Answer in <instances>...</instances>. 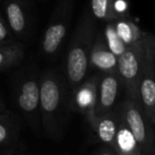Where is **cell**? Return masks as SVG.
<instances>
[{"label":"cell","mask_w":155,"mask_h":155,"mask_svg":"<svg viewBox=\"0 0 155 155\" xmlns=\"http://www.w3.org/2000/svg\"><path fill=\"white\" fill-rule=\"evenodd\" d=\"M40 128L52 140H59L69 118L70 92L65 77L57 70L45 71L39 77Z\"/></svg>","instance_id":"cell-1"},{"label":"cell","mask_w":155,"mask_h":155,"mask_svg":"<svg viewBox=\"0 0 155 155\" xmlns=\"http://www.w3.org/2000/svg\"><path fill=\"white\" fill-rule=\"evenodd\" d=\"M95 36V17L91 10H86L74 31L65 58V80L70 95L88 77L90 52Z\"/></svg>","instance_id":"cell-2"},{"label":"cell","mask_w":155,"mask_h":155,"mask_svg":"<svg viewBox=\"0 0 155 155\" xmlns=\"http://www.w3.org/2000/svg\"><path fill=\"white\" fill-rule=\"evenodd\" d=\"M124 123L134 136L141 155L151 152L155 135V127L149 124L140 104V99L130 95H124V99L117 104Z\"/></svg>","instance_id":"cell-3"},{"label":"cell","mask_w":155,"mask_h":155,"mask_svg":"<svg viewBox=\"0 0 155 155\" xmlns=\"http://www.w3.org/2000/svg\"><path fill=\"white\" fill-rule=\"evenodd\" d=\"M143 47L139 99L149 124L155 127V36L143 32Z\"/></svg>","instance_id":"cell-4"},{"label":"cell","mask_w":155,"mask_h":155,"mask_svg":"<svg viewBox=\"0 0 155 155\" xmlns=\"http://www.w3.org/2000/svg\"><path fill=\"white\" fill-rule=\"evenodd\" d=\"M36 73L23 75L14 89V100L20 115L33 130H40V86Z\"/></svg>","instance_id":"cell-5"},{"label":"cell","mask_w":155,"mask_h":155,"mask_svg":"<svg viewBox=\"0 0 155 155\" xmlns=\"http://www.w3.org/2000/svg\"><path fill=\"white\" fill-rule=\"evenodd\" d=\"M74 0H58L47 27L40 50L48 58H54L59 52L67 36L73 12Z\"/></svg>","instance_id":"cell-6"},{"label":"cell","mask_w":155,"mask_h":155,"mask_svg":"<svg viewBox=\"0 0 155 155\" xmlns=\"http://www.w3.org/2000/svg\"><path fill=\"white\" fill-rule=\"evenodd\" d=\"M143 38L139 42L128 45L126 51L117 57V72L124 95L139 98V81L143 68Z\"/></svg>","instance_id":"cell-7"},{"label":"cell","mask_w":155,"mask_h":155,"mask_svg":"<svg viewBox=\"0 0 155 155\" xmlns=\"http://www.w3.org/2000/svg\"><path fill=\"white\" fill-rule=\"evenodd\" d=\"M100 74L101 73L97 72L90 77H87V79L70 95L71 109L81 113L87 118L88 123L94 118Z\"/></svg>","instance_id":"cell-8"},{"label":"cell","mask_w":155,"mask_h":155,"mask_svg":"<svg viewBox=\"0 0 155 155\" xmlns=\"http://www.w3.org/2000/svg\"><path fill=\"white\" fill-rule=\"evenodd\" d=\"M120 87L121 84L118 73L100 74L94 117L106 114L114 109Z\"/></svg>","instance_id":"cell-9"},{"label":"cell","mask_w":155,"mask_h":155,"mask_svg":"<svg viewBox=\"0 0 155 155\" xmlns=\"http://www.w3.org/2000/svg\"><path fill=\"white\" fill-rule=\"evenodd\" d=\"M89 61L90 69H95L99 73H118L117 56H115L109 49L102 32L96 33Z\"/></svg>","instance_id":"cell-10"},{"label":"cell","mask_w":155,"mask_h":155,"mask_svg":"<svg viewBox=\"0 0 155 155\" xmlns=\"http://www.w3.org/2000/svg\"><path fill=\"white\" fill-rule=\"evenodd\" d=\"M4 12L8 25L14 36L22 38L29 30V13L23 0H6Z\"/></svg>","instance_id":"cell-11"},{"label":"cell","mask_w":155,"mask_h":155,"mask_svg":"<svg viewBox=\"0 0 155 155\" xmlns=\"http://www.w3.org/2000/svg\"><path fill=\"white\" fill-rule=\"evenodd\" d=\"M89 124L99 141L104 143L112 150L114 149L117 126H118V112H117L116 104L110 112L99 116H95Z\"/></svg>","instance_id":"cell-12"},{"label":"cell","mask_w":155,"mask_h":155,"mask_svg":"<svg viewBox=\"0 0 155 155\" xmlns=\"http://www.w3.org/2000/svg\"><path fill=\"white\" fill-rule=\"evenodd\" d=\"M19 134L18 117L8 109L0 112V151L12 149L18 143Z\"/></svg>","instance_id":"cell-13"},{"label":"cell","mask_w":155,"mask_h":155,"mask_svg":"<svg viewBox=\"0 0 155 155\" xmlns=\"http://www.w3.org/2000/svg\"><path fill=\"white\" fill-rule=\"evenodd\" d=\"M118 112V126H117L116 138L113 151L117 155H141L140 149L135 140L134 136L131 133L130 129L124 123L123 115L116 104Z\"/></svg>","instance_id":"cell-14"},{"label":"cell","mask_w":155,"mask_h":155,"mask_svg":"<svg viewBox=\"0 0 155 155\" xmlns=\"http://www.w3.org/2000/svg\"><path fill=\"white\" fill-rule=\"evenodd\" d=\"M25 56L23 45L18 42H11L0 45V72L18 65Z\"/></svg>","instance_id":"cell-15"},{"label":"cell","mask_w":155,"mask_h":155,"mask_svg":"<svg viewBox=\"0 0 155 155\" xmlns=\"http://www.w3.org/2000/svg\"><path fill=\"white\" fill-rule=\"evenodd\" d=\"M115 31L119 38L124 42L126 45H132L139 42L143 38V31H140L137 25H135L132 21L127 20L123 17H118L113 20Z\"/></svg>","instance_id":"cell-16"},{"label":"cell","mask_w":155,"mask_h":155,"mask_svg":"<svg viewBox=\"0 0 155 155\" xmlns=\"http://www.w3.org/2000/svg\"><path fill=\"white\" fill-rule=\"evenodd\" d=\"M115 2L116 0H91V12L95 19L110 22L118 18Z\"/></svg>","instance_id":"cell-17"},{"label":"cell","mask_w":155,"mask_h":155,"mask_svg":"<svg viewBox=\"0 0 155 155\" xmlns=\"http://www.w3.org/2000/svg\"><path fill=\"white\" fill-rule=\"evenodd\" d=\"M104 39H106V42H107V45H108L109 49L111 50V52H112L115 56L118 57V56H120L121 54L126 51L128 45H124V42L119 38L118 35H117L116 31H115L113 21L107 22L106 27H104Z\"/></svg>","instance_id":"cell-18"},{"label":"cell","mask_w":155,"mask_h":155,"mask_svg":"<svg viewBox=\"0 0 155 155\" xmlns=\"http://www.w3.org/2000/svg\"><path fill=\"white\" fill-rule=\"evenodd\" d=\"M11 42H14L12 33L8 30V27L4 21L3 17L0 15V45Z\"/></svg>","instance_id":"cell-19"},{"label":"cell","mask_w":155,"mask_h":155,"mask_svg":"<svg viewBox=\"0 0 155 155\" xmlns=\"http://www.w3.org/2000/svg\"><path fill=\"white\" fill-rule=\"evenodd\" d=\"M95 155H117V154L115 153L111 148H109V149H107V148H102V149L100 150V151H98Z\"/></svg>","instance_id":"cell-20"},{"label":"cell","mask_w":155,"mask_h":155,"mask_svg":"<svg viewBox=\"0 0 155 155\" xmlns=\"http://www.w3.org/2000/svg\"><path fill=\"white\" fill-rule=\"evenodd\" d=\"M6 109H8V108H6L3 99H2V98H0V112H3V111H5Z\"/></svg>","instance_id":"cell-21"},{"label":"cell","mask_w":155,"mask_h":155,"mask_svg":"<svg viewBox=\"0 0 155 155\" xmlns=\"http://www.w3.org/2000/svg\"><path fill=\"white\" fill-rule=\"evenodd\" d=\"M149 155H155V135H154V139H153V143H152V148H151V152Z\"/></svg>","instance_id":"cell-22"}]
</instances>
